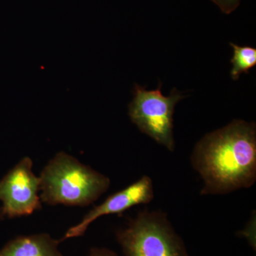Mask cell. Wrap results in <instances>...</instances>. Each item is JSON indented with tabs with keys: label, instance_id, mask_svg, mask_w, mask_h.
I'll return each instance as SVG.
<instances>
[{
	"label": "cell",
	"instance_id": "obj_8",
	"mask_svg": "<svg viewBox=\"0 0 256 256\" xmlns=\"http://www.w3.org/2000/svg\"><path fill=\"white\" fill-rule=\"evenodd\" d=\"M230 45L234 48L232 60L233 68L230 76L233 80H238L242 74H248L256 65V50L254 47L240 46L234 43Z\"/></svg>",
	"mask_w": 256,
	"mask_h": 256
},
{
	"label": "cell",
	"instance_id": "obj_3",
	"mask_svg": "<svg viewBox=\"0 0 256 256\" xmlns=\"http://www.w3.org/2000/svg\"><path fill=\"white\" fill-rule=\"evenodd\" d=\"M126 256H190L166 214L144 210L116 233Z\"/></svg>",
	"mask_w": 256,
	"mask_h": 256
},
{
	"label": "cell",
	"instance_id": "obj_1",
	"mask_svg": "<svg viewBox=\"0 0 256 256\" xmlns=\"http://www.w3.org/2000/svg\"><path fill=\"white\" fill-rule=\"evenodd\" d=\"M191 162L204 182L202 195L226 194L256 180L255 122L234 120L196 143Z\"/></svg>",
	"mask_w": 256,
	"mask_h": 256
},
{
	"label": "cell",
	"instance_id": "obj_2",
	"mask_svg": "<svg viewBox=\"0 0 256 256\" xmlns=\"http://www.w3.org/2000/svg\"><path fill=\"white\" fill-rule=\"evenodd\" d=\"M40 195L50 206H86L98 200L110 185V178L76 158L57 153L42 170Z\"/></svg>",
	"mask_w": 256,
	"mask_h": 256
},
{
	"label": "cell",
	"instance_id": "obj_4",
	"mask_svg": "<svg viewBox=\"0 0 256 256\" xmlns=\"http://www.w3.org/2000/svg\"><path fill=\"white\" fill-rule=\"evenodd\" d=\"M161 87L160 84L156 90H148L136 84L128 114L141 132L165 146L168 150L174 152L173 116L175 106L184 96L176 88L172 90L169 96H164L162 94Z\"/></svg>",
	"mask_w": 256,
	"mask_h": 256
},
{
	"label": "cell",
	"instance_id": "obj_5",
	"mask_svg": "<svg viewBox=\"0 0 256 256\" xmlns=\"http://www.w3.org/2000/svg\"><path fill=\"white\" fill-rule=\"evenodd\" d=\"M33 162L25 156L0 180L2 218L31 215L42 208L40 180L32 170Z\"/></svg>",
	"mask_w": 256,
	"mask_h": 256
},
{
	"label": "cell",
	"instance_id": "obj_6",
	"mask_svg": "<svg viewBox=\"0 0 256 256\" xmlns=\"http://www.w3.org/2000/svg\"><path fill=\"white\" fill-rule=\"evenodd\" d=\"M153 198L152 180L148 176H143L136 182L108 197L98 206L94 207L77 225L68 229L60 242L82 236L89 226L102 216L122 214L133 206L149 204Z\"/></svg>",
	"mask_w": 256,
	"mask_h": 256
},
{
	"label": "cell",
	"instance_id": "obj_9",
	"mask_svg": "<svg viewBox=\"0 0 256 256\" xmlns=\"http://www.w3.org/2000/svg\"><path fill=\"white\" fill-rule=\"evenodd\" d=\"M224 14H229L238 8L242 0H212Z\"/></svg>",
	"mask_w": 256,
	"mask_h": 256
},
{
	"label": "cell",
	"instance_id": "obj_10",
	"mask_svg": "<svg viewBox=\"0 0 256 256\" xmlns=\"http://www.w3.org/2000/svg\"><path fill=\"white\" fill-rule=\"evenodd\" d=\"M88 256H118L116 252L104 248H94Z\"/></svg>",
	"mask_w": 256,
	"mask_h": 256
},
{
	"label": "cell",
	"instance_id": "obj_7",
	"mask_svg": "<svg viewBox=\"0 0 256 256\" xmlns=\"http://www.w3.org/2000/svg\"><path fill=\"white\" fill-rule=\"evenodd\" d=\"M60 242L48 234L22 236L8 242L0 256H64L58 248Z\"/></svg>",
	"mask_w": 256,
	"mask_h": 256
}]
</instances>
